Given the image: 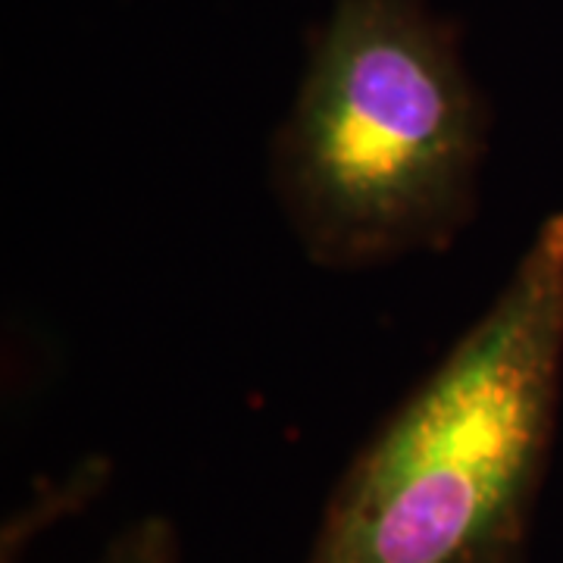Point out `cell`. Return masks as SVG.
Wrapping results in <instances>:
<instances>
[{"instance_id":"obj_1","label":"cell","mask_w":563,"mask_h":563,"mask_svg":"<svg viewBox=\"0 0 563 563\" xmlns=\"http://www.w3.org/2000/svg\"><path fill=\"white\" fill-rule=\"evenodd\" d=\"M563 379V213L347 463L307 563H520Z\"/></svg>"},{"instance_id":"obj_2","label":"cell","mask_w":563,"mask_h":563,"mask_svg":"<svg viewBox=\"0 0 563 563\" xmlns=\"http://www.w3.org/2000/svg\"><path fill=\"white\" fill-rule=\"evenodd\" d=\"M488 122L426 0H335L269 151L307 257L366 269L448 247L479 203Z\"/></svg>"},{"instance_id":"obj_3","label":"cell","mask_w":563,"mask_h":563,"mask_svg":"<svg viewBox=\"0 0 563 563\" xmlns=\"http://www.w3.org/2000/svg\"><path fill=\"white\" fill-rule=\"evenodd\" d=\"M98 563H179L176 529L163 517H144L117 536Z\"/></svg>"}]
</instances>
